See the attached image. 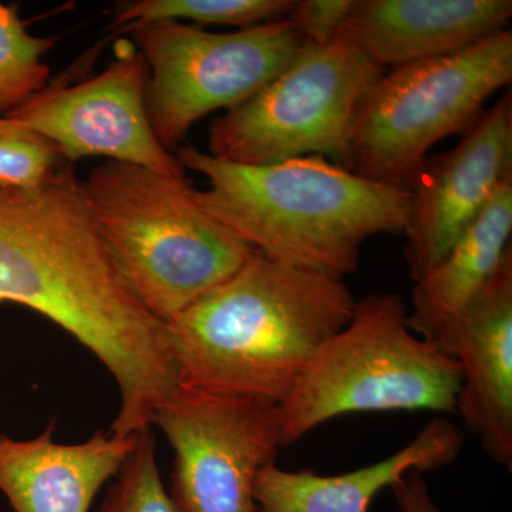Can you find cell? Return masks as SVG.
<instances>
[{
    "instance_id": "cell-22",
    "label": "cell",
    "mask_w": 512,
    "mask_h": 512,
    "mask_svg": "<svg viewBox=\"0 0 512 512\" xmlns=\"http://www.w3.org/2000/svg\"><path fill=\"white\" fill-rule=\"evenodd\" d=\"M390 488L400 512H443L431 497L429 485L419 471H410Z\"/></svg>"
},
{
    "instance_id": "cell-19",
    "label": "cell",
    "mask_w": 512,
    "mask_h": 512,
    "mask_svg": "<svg viewBox=\"0 0 512 512\" xmlns=\"http://www.w3.org/2000/svg\"><path fill=\"white\" fill-rule=\"evenodd\" d=\"M117 476L99 512H181L161 481L151 429L137 433Z\"/></svg>"
},
{
    "instance_id": "cell-17",
    "label": "cell",
    "mask_w": 512,
    "mask_h": 512,
    "mask_svg": "<svg viewBox=\"0 0 512 512\" xmlns=\"http://www.w3.org/2000/svg\"><path fill=\"white\" fill-rule=\"evenodd\" d=\"M292 5V0H137L114 8L109 29L181 20L244 29L285 19Z\"/></svg>"
},
{
    "instance_id": "cell-10",
    "label": "cell",
    "mask_w": 512,
    "mask_h": 512,
    "mask_svg": "<svg viewBox=\"0 0 512 512\" xmlns=\"http://www.w3.org/2000/svg\"><path fill=\"white\" fill-rule=\"evenodd\" d=\"M114 49L116 56L104 72L79 83L57 76L5 116L49 138L69 163L107 157L167 177H187L175 154L151 130L146 59L130 39L119 40Z\"/></svg>"
},
{
    "instance_id": "cell-16",
    "label": "cell",
    "mask_w": 512,
    "mask_h": 512,
    "mask_svg": "<svg viewBox=\"0 0 512 512\" xmlns=\"http://www.w3.org/2000/svg\"><path fill=\"white\" fill-rule=\"evenodd\" d=\"M512 175L453 247L416 281L410 329L420 338L439 342L478 291L511 254Z\"/></svg>"
},
{
    "instance_id": "cell-5",
    "label": "cell",
    "mask_w": 512,
    "mask_h": 512,
    "mask_svg": "<svg viewBox=\"0 0 512 512\" xmlns=\"http://www.w3.org/2000/svg\"><path fill=\"white\" fill-rule=\"evenodd\" d=\"M396 293L356 302L352 318L313 357L291 393L276 404L282 446L349 413H456L460 365L420 338Z\"/></svg>"
},
{
    "instance_id": "cell-1",
    "label": "cell",
    "mask_w": 512,
    "mask_h": 512,
    "mask_svg": "<svg viewBox=\"0 0 512 512\" xmlns=\"http://www.w3.org/2000/svg\"><path fill=\"white\" fill-rule=\"evenodd\" d=\"M0 302L28 306L99 357L121 394L110 433L151 429L180 386L167 326L128 291L67 160L35 190L0 184Z\"/></svg>"
},
{
    "instance_id": "cell-18",
    "label": "cell",
    "mask_w": 512,
    "mask_h": 512,
    "mask_svg": "<svg viewBox=\"0 0 512 512\" xmlns=\"http://www.w3.org/2000/svg\"><path fill=\"white\" fill-rule=\"evenodd\" d=\"M57 37L29 33L15 5L0 3V114H8L50 82V67L43 57L56 46Z\"/></svg>"
},
{
    "instance_id": "cell-6",
    "label": "cell",
    "mask_w": 512,
    "mask_h": 512,
    "mask_svg": "<svg viewBox=\"0 0 512 512\" xmlns=\"http://www.w3.org/2000/svg\"><path fill=\"white\" fill-rule=\"evenodd\" d=\"M511 80L510 29L454 55L384 72L357 107L350 170L409 188L430 148L470 130L485 101Z\"/></svg>"
},
{
    "instance_id": "cell-7",
    "label": "cell",
    "mask_w": 512,
    "mask_h": 512,
    "mask_svg": "<svg viewBox=\"0 0 512 512\" xmlns=\"http://www.w3.org/2000/svg\"><path fill=\"white\" fill-rule=\"evenodd\" d=\"M384 72L348 37L305 43L284 72L211 121L208 154L249 167L318 156L350 170L357 107Z\"/></svg>"
},
{
    "instance_id": "cell-14",
    "label": "cell",
    "mask_w": 512,
    "mask_h": 512,
    "mask_svg": "<svg viewBox=\"0 0 512 512\" xmlns=\"http://www.w3.org/2000/svg\"><path fill=\"white\" fill-rule=\"evenodd\" d=\"M55 421L40 436L0 433V491L16 512H89L94 497L119 473L137 434L97 431L84 443L57 444Z\"/></svg>"
},
{
    "instance_id": "cell-15",
    "label": "cell",
    "mask_w": 512,
    "mask_h": 512,
    "mask_svg": "<svg viewBox=\"0 0 512 512\" xmlns=\"http://www.w3.org/2000/svg\"><path fill=\"white\" fill-rule=\"evenodd\" d=\"M464 440L456 424L434 417L419 436L382 461L338 474L288 471L276 464L256 477L258 512H367L383 488L392 487L410 471L436 470L453 463Z\"/></svg>"
},
{
    "instance_id": "cell-2",
    "label": "cell",
    "mask_w": 512,
    "mask_h": 512,
    "mask_svg": "<svg viewBox=\"0 0 512 512\" xmlns=\"http://www.w3.org/2000/svg\"><path fill=\"white\" fill-rule=\"evenodd\" d=\"M343 279L255 254L167 326L181 386L279 404L352 318Z\"/></svg>"
},
{
    "instance_id": "cell-13",
    "label": "cell",
    "mask_w": 512,
    "mask_h": 512,
    "mask_svg": "<svg viewBox=\"0 0 512 512\" xmlns=\"http://www.w3.org/2000/svg\"><path fill=\"white\" fill-rule=\"evenodd\" d=\"M511 18V0H359L340 36L394 69L466 50Z\"/></svg>"
},
{
    "instance_id": "cell-4",
    "label": "cell",
    "mask_w": 512,
    "mask_h": 512,
    "mask_svg": "<svg viewBox=\"0 0 512 512\" xmlns=\"http://www.w3.org/2000/svg\"><path fill=\"white\" fill-rule=\"evenodd\" d=\"M83 190L128 291L160 322L177 318L255 254L201 207L187 177L109 160Z\"/></svg>"
},
{
    "instance_id": "cell-12",
    "label": "cell",
    "mask_w": 512,
    "mask_h": 512,
    "mask_svg": "<svg viewBox=\"0 0 512 512\" xmlns=\"http://www.w3.org/2000/svg\"><path fill=\"white\" fill-rule=\"evenodd\" d=\"M437 346L461 369L456 412L491 460L512 468V252Z\"/></svg>"
},
{
    "instance_id": "cell-21",
    "label": "cell",
    "mask_w": 512,
    "mask_h": 512,
    "mask_svg": "<svg viewBox=\"0 0 512 512\" xmlns=\"http://www.w3.org/2000/svg\"><path fill=\"white\" fill-rule=\"evenodd\" d=\"M357 0H299L293 2L286 20L313 46H325L342 35Z\"/></svg>"
},
{
    "instance_id": "cell-11",
    "label": "cell",
    "mask_w": 512,
    "mask_h": 512,
    "mask_svg": "<svg viewBox=\"0 0 512 512\" xmlns=\"http://www.w3.org/2000/svg\"><path fill=\"white\" fill-rule=\"evenodd\" d=\"M512 175V97L508 90L484 111L463 140L427 158L410 184L406 235L410 276L419 281L476 220Z\"/></svg>"
},
{
    "instance_id": "cell-3",
    "label": "cell",
    "mask_w": 512,
    "mask_h": 512,
    "mask_svg": "<svg viewBox=\"0 0 512 512\" xmlns=\"http://www.w3.org/2000/svg\"><path fill=\"white\" fill-rule=\"evenodd\" d=\"M175 157L207 178L208 190H195V198L211 217L266 258L313 274H353L367 239L400 234L409 217V188L369 180L323 157L249 167L188 144Z\"/></svg>"
},
{
    "instance_id": "cell-8",
    "label": "cell",
    "mask_w": 512,
    "mask_h": 512,
    "mask_svg": "<svg viewBox=\"0 0 512 512\" xmlns=\"http://www.w3.org/2000/svg\"><path fill=\"white\" fill-rule=\"evenodd\" d=\"M114 35H127L146 59L148 121L170 153L202 117L244 103L305 46L286 19L229 33L181 22L140 23Z\"/></svg>"
},
{
    "instance_id": "cell-9",
    "label": "cell",
    "mask_w": 512,
    "mask_h": 512,
    "mask_svg": "<svg viewBox=\"0 0 512 512\" xmlns=\"http://www.w3.org/2000/svg\"><path fill=\"white\" fill-rule=\"evenodd\" d=\"M153 424L173 447L170 497L181 512H258L256 477L282 447L276 404L178 386Z\"/></svg>"
},
{
    "instance_id": "cell-20",
    "label": "cell",
    "mask_w": 512,
    "mask_h": 512,
    "mask_svg": "<svg viewBox=\"0 0 512 512\" xmlns=\"http://www.w3.org/2000/svg\"><path fill=\"white\" fill-rule=\"evenodd\" d=\"M63 161L59 148L49 138L0 114V184L35 190Z\"/></svg>"
}]
</instances>
